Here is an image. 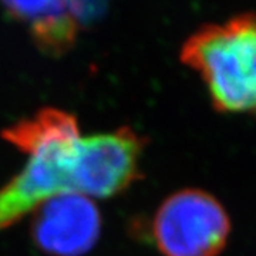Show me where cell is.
<instances>
[{
    "mask_svg": "<svg viewBox=\"0 0 256 256\" xmlns=\"http://www.w3.org/2000/svg\"><path fill=\"white\" fill-rule=\"evenodd\" d=\"M26 164L0 188V232L64 194L111 198L141 176L146 140L130 127L82 136L68 111L43 108L3 131Z\"/></svg>",
    "mask_w": 256,
    "mask_h": 256,
    "instance_id": "obj_1",
    "label": "cell"
},
{
    "mask_svg": "<svg viewBox=\"0 0 256 256\" xmlns=\"http://www.w3.org/2000/svg\"><path fill=\"white\" fill-rule=\"evenodd\" d=\"M181 60L200 76L218 112L256 114V13L196 30Z\"/></svg>",
    "mask_w": 256,
    "mask_h": 256,
    "instance_id": "obj_2",
    "label": "cell"
},
{
    "mask_svg": "<svg viewBox=\"0 0 256 256\" xmlns=\"http://www.w3.org/2000/svg\"><path fill=\"white\" fill-rule=\"evenodd\" d=\"M230 235L226 210L210 192H174L154 215L152 236L162 256H218Z\"/></svg>",
    "mask_w": 256,
    "mask_h": 256,
    "instance_id": "obj_3",
    "label": "cell"
},
{
    "mask_svg": "<svg viewBox=\"0 0 256 256\" xmlns=\"http://www.w3.org/2000/svg\"><path fill=\"white\" fill-rule=\"evenodd\" d=\"M33 216L34 244L48 256H82L100 238V210L92 198L80 194L53 198Z\"/></svg>",
    "mask_w": 256,
    "mask_h": 256,
    "instance_id": "obj_4",
    "label": "cell"
},
{
    "mask_svg": "<svg viewBox=\"0 0 256 256\" xmlns=\"http://www.w3.org/2000/svg\"><path fill=\"white\" fill-rule=\"evenodd\" d=\"M13 18L28 23L37 46L58 56L74 43L82 20L78 0H2Z\"/></svg>",
    "mask_w": 256,
    "mask_h": 256,
    "instance_id": "obj_5",
    "label": "cell"
}]
</instances>
